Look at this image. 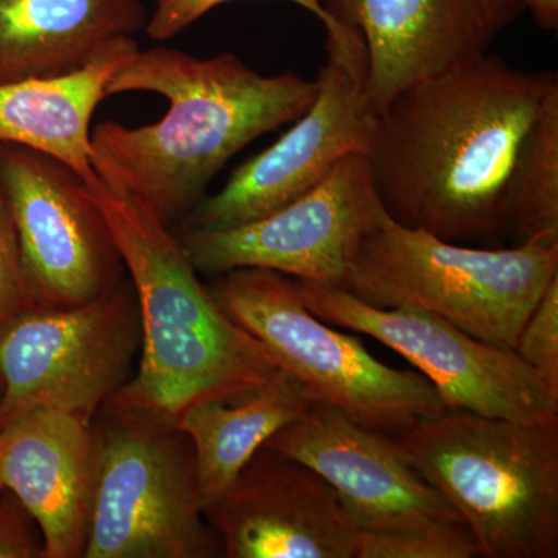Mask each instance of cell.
<instances>
[{"instance_id":"obj_10","label":"cell","mask_w":558,"mask_h":558,"mask_svg":"<svg viewBox=\"0 0 558 558\" xmlns=\"http://www.w3.org/2000/svg\"><path fill=\"white\" fill-rule=\"evenodd\" d=\"M295 282L304 306L323 322L365 333L409 360L447 410L521 422L558 417V396L513 349L475 339L429 312L380 310L343 289Z\"/></svg>"},{"instance_id":"obj_15","label":"cell","mask_w":558,"mask_h":558,"mask_svg":"<svg viewBox=\"0 0 558 558\" xmlns=\"http://www.w3.org/2000/svg\"><path fill=\"white\" fill-rule=\"evenodd\" d=\"M330 21L362 35L377 116L396 95L487 53L526 11L521 0H319Z\"/></svg>"},{"instance_id":"obj_26","label":"cell","mask_w":558,"mask_h":558,"mask_svg":"<svg viewBox=\"0 0 558 558\" xmlns=\"http://www.w3.org/2000/svg\"><path fill=\"white\" fill-rule=\"evenodd\" d=\"M524 9L531 11L535 24L542 31L556 32L558 28V0H521Z\"/></svg>"},{"instance_id":"obj_9","label":"cell","mask_w":558,"mask_h":558,"mask_svg":"<svg viewBox=\"0 0 558 558\" xmlns=\"http://www.w3.org/2000/svg\"><path fill=\"white\" fill-rule=\"evenodd\" d=\"M142 347L132 284L80 306L28 307L0 329V427L25 411H64L94 422L131 379Z\"/></svg>"},{"instance_id":"obj_1","label":"cell","mask_w":558,"mask_h":558,"mask_svg":"<svg viewBox=\"0 0 558 558\" xmlns=\"http://www.w3.org/2000/svg\"><path fill=\"white\" fill-rule=\"evenodd\" d=\"M556 92L554 70L526 72L487 51L396 95L366 154L389 218L444 241L501 247L513 165Z\"/></svg>"},{"instance_id":"obj_18","label":"cell","mask_w":558,"mask_h":558,"mask_svg":"<svg viewBox=\"0 0 558 558\" xmlns=\"http://www.w3.org/2000/svg\"><path fill=\"white\" fill-rule=\"evenodd\" d=\"M132 36L109 44L86 68L54 80L0 83V143L44 150L68 163L86 183L92 165L90 121L110 78L134 58Z\"/></svg>"},{"instance_id":"obj_8","label":"cell","mask_w":558,"mask_h":558,"mask_svg":"<svg viewBox=\"0 0 558 558\" xmlns=\"http://www.w3.org/2000/svg\"><path fill=\"white\" fill-rule=\"evenodd\" d=\"M317 95L278 142L231 172L183 220L186 229L222 230L271 215L328 178L341 160L366 156L377 132L362 35L336 22L326 28Z\"/></svg>"},{"instance_id":"obj_17","label":"cell","mask_w":558,"mask_h":558,"mask_svg":"<svg viewBox=\"0 0 558 558\" xmlns=\"http://www.w3.org/2000/svg\"><path fill=\"white\" fill-rule=\"evenodd\" d=\"M146 22L143 0H0V83L78 72Z\"/></svg>"},{"instance_id":"obj_12","label":"cell","mask_w":558,"mask_h":558,"mask_svg":"<svg viewBox=\"0 0 558 558\" xmlns=\"http://www.w3.org/2000/svg\"><path fill=\"white\" fill-rule=\"evenodd\" d=\"M0 185L33 306H80L124 279L108 220L86 182L44 150L0 143Z\"/></svg>"},{"instance_id":"obj_5","label":"cell","mask_w":558,"mask_h":558,"mask_svg":"<svg viewBox=\"0 0 558 558\" xmlns=\"http://www.w3.org/2000/svg\"><path fill=\"white\" fill-rule=\"evenodd\" d=\"M558 275V244L478 247L391 218L363 240L343 290L380 307L439 315L475 339L515 349L524 323Z\"/></svg>"},{"instance_id":"obj_13","label":"cell","mask_w":558,"mask_h":558,"mask_svg":"<svg viewBox=\"0 0 558 558\" xmlns=\"http://www.w3.org/2000/svg\"><path fill=\"white\" fill-rule=\"evenodd\" d=\"M266 446L317 472L359 532L468 529L449 499L414 468L396 436L332 407L314 403Z\"/></svg>"},{"instance_id":"obj_6","label":"cell","mask_w":558,"mask_h":558,"mask_svg":"<svg viewBox=\"0 0 558 558\" xmlns=\"http://www.w3.org/2000/svg\"><path fill=\"white\" fill-rule=\"evenodd\" d=\"M208 290L315 403L391 436L447 410L421 373L385 365L360 340L312 314L288 275L244 267L218 275Z\"/></svg>"},{"instance_id":"obj_22","label":"cell","mask_w":558,"mask_h":558,"mask_svg":"<svg viewBox=\"0 0 558 558\" xmlns=\"http://www.w3.org/2000/svg\"><path fill=\"white\" fill-rule=\"evenodd\" d=\"M513 351L558 396V275L529 315Z\"/></svg>"},{"instance_id":"obj_14","label":"cell","mask_w":558,"mask_h":558,"mask_svg":"<svg viewBox=\"0 0 558 558\" xmlns=\"http://www.w3.org/2000/svg\"><path fill=\"white\" fill-rule=\"evenodd\" d=\"M204 515L229 558H355L359 531L336 492L296 459L263 446Z\"/></svg>"},{"instance_id":"obj_3","label":"cell","mask_w":558,"mask_h":558,"mask_svg":"<svg viewBox=\"0 0 558 558\" xmlns=\"http://www.w3.org/2000/svg\"><path fill=\"white\" fill-rule=\"evenodd\" d=\"M86 185L108 220L142 318L137 373L108 402L178 425L199 400L277 376L278 363L220 310L170 226L101 179Z\"/></svg>"},{"instance_id":"obj_25","label":"cell","mask_w":558,"mask_h":558,"mask_svg":"<svg viewBox=\"0 0 558 558\" xmlns=\"http://www.w3.org/2000/svg\"><path fill=\"white\" fill-rule=\"evenodd\" d=\"M20 499L3 488L0 494V558H44L43 537L31 526Z\"/></svg>"},{"instance_id":"obj_23","label":"cell","mask_w":558,"mask_h":558,"mask_svg":"<svg viewBox=\"0 0 558 558\" xmlns=\"http://www.w3.org/2000/svg\"><path fill=\"white\" fill-rule=\"evenodd\" d=\"M28 307L33 304L22 270L16 227L0 185V329Z\"/></svg>"},{"instance_id":"obj_16","label":"cell","mask_w":558,"mask_h":558,"mask_svg":"<svg viewBox=\"0 0 558 558\" xmlns=\"http://www.w3.org/2000/svg\"><path fill=\"white\" fill-rule=\"evenodd\" d=\"M94 480V422L35 409L0 427V481L35 520L44 558H83Z\"/></svg>"},{"instance_id":"obj_21","label":"cell","mask_w":558,"mask_h":558,"mask_svg":"<svg viewBox=\"0 0 558 558\" xmlns=\"http://www.w3.org/2000/svg\"><path fill=\"white\" fill-rule=\"evenodd\" d=\"M478 545L468 529L374 534L359 532L355 558H475Z\"/></svg>"},{"instance_id":"obj_2","label":"cell","mask_w":558,"mask_h":558,"mask_svg":"<svg viewBox=\"0 0 558 558\" xmlns=\"http://www.w3.org/2000/svg\"><path fill=\"white\" fill-rule=\"evenodd\" d=\"M150 92L170 101L163 119L92 130V165L102 182L137 197L170 226L185 220L211 180L250 143L300 119L317 81L293 72L260 75L236 54L193 57L159 47L137 51L106 94Z\"/></svg>"},{"instance_id":"obj_28","label":"cell","mask_w":558,"mask_h":558,"mask_svg":"<svg viewBox=\"0 0 558 558\" xmlns=\"http://www.w3.org/2000/svg\"><path fill=\"white\" fill-rule=\"evenodd\" d=\"M0 392H2V380H0Z\"/></svg>"},{"instance_id":"obj_24","label":"cell","mask_w":558,"mask_h":558,"mask_svg":"<svg viewBox=\"0 0 558 558\" xmlns=\"http://www.w3.org/2000/svg\"><path fill=\"white\" fill-rule=\"evenodd\" d=\"M233 0H157L153 16L146 22L145 31L153 40H168L178 36L194 22L199 21L209 10ZM296 3L323 22L325 28L332 27L336 22L330 21L323 10L319 0H288Z\"/></svg>"},{"instance_id":"obj_7","label":"cell","mask_w":558,"mask_h":558,"mask_svg":"<svg viewBox=\"0 0 558 558\" xmlns=\"http://www.w3.org/2000/svg\"><path fill=\"white\" fill-rule=\"evenodd\" d=\"M95 480L84 558H213L196 454L178 425L106 402L94 418Z\"/></svg>"},{"instance_id":"obj_4","label":"cell","mask_w":558,"mask_h":558,"mask_svg":"<svg viewBox=\"0 0 558 558\" xmlns=\"http://www.w3.org/2000/svg\"><path fill=\"white\" fill-rule=\"evenodd\" d=\"M396 438L449 499L481 557H558V417L446 410Z\"/></svg>"},{"instance_id":"obj_19","label":"cell","mask_w":558,"mask_h":558,"mask_svg":"<svg viewBox=\"0 0 558 558\" xmlns=\"http://www.w3.org/2000/svg\"><path fill=\"white\" fill-rule=\"evenodd\" d=\"M286 371L233 395L199 400L178 418L196 454L202 506L233 483L248 459L279 429L314 405Z\"/></svg>"},{"instance_id":"obj_11","label":"cell","mask_w":558,"mask_h":558,"mask_svg":"<svg viewBox=\"0 0 558 558\" xmlns=\"http://www.w3.org/2000/svg\"><path fill=\"white\" fill-rule=\"evenodd\" d=\"M389 219L366 156L352 154L328 178L266 218L233 229H186L180 247L196 271L256 267L344 288L363 240Z\"/></svg>"},{"instance_id":"obj_27","label":"cell","mask_w":558,"mask_h":558,"mask_svg":"<svg viewBox=\"0 0 558 558\" xmlns=\"http://www.w3.org/2000/svg\"><path fill=\"white\" fill-rule=\"evenodd\" d=\"M3 487H2V481H0V494H2Z\"/></svg>"},{"instance_id":"obj_20","label":"cell","mask_w":558,"mask_h":558,"mask_svg":"<svg viewBox=\"0 0 558 558\" xmlns=\"http://www.w3.org/2000/svg\"><path fill=\"white\" fill-rule=\"evenodd\" d=\"M508 240L558 244V92L539 110L513 165Z\"/></svg>"}]
</instances>
